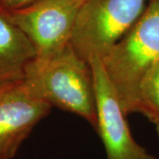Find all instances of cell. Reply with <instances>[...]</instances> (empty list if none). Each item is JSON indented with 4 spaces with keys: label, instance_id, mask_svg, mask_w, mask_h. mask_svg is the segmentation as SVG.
Segmentation results:
<instances>
[{
    "label": "cell",
    "instance_id": "6da1fadb",
    "mask_svg": "<svg viewBox=\"0 0 159 159\" xmlns=\"http://www.w3.org/2000/svg\"><path fill=\"white\" fill-rule=\"evenodd\" d=\"M23 81L36 96L97 127L94 76L89 63L71 43L48 58L35 57L26 68Z\"/></svg>",
    "mask_w": 159,
    "mask_h": 159
},
{
    "label": "cell",
    "instance_id": "7a4b0ae2",
    "mask_svg": "<svg viewBox=\"0 0 159 159\" xmlns=\"http://www.w3.org/2000/svg\"><path fill=\"white\" fill-rule=\"evenodd\" d=\"M101 59L124 113L136 112L141 80L159 62V0H150L134 26Z\"/></svg>",
    "mask_w": 159,
    "mask_h": 159
},
{
    "label": "cell",
    "instance_id": "3957f363",
    "mask_svg": "<svg viewBox=\"0 0 159 159\" xmlns=\"http://www.w3.org/2000/svg\"><path fill=\"white\" fill-rule=\"evenodd\" d=\"M147 0H85L70 43L87 62L102 58L134 26Z\"/></svg>",
    "mask_w": 159,
    "mask_h": 159
},
{
    "label": "cell",
    "instance_id": "277c9868",
    "mask_svg": "<svg viewBox=\"0 0 159 159\" xmlns=\"http://www.w3.org/2000/svg\"><path fill=\"white\" fill-rule=\"evenodd\" d=\"M85 0H40L14 11H4L9 20L34 45L37 58L57 54L71 42L75 21Z\"/></svg>",
    "mask_w": 159,
    "mask_h": 159
},
{
    "label": "cell",
    "instance_id": "5b68a950",
    "mask_svg": "<svg viewBox=\"0 0 159 159\" xmlns=\"http://www.w3.org/2000/svg\"><path fill=\"white\" fill-rule=\"evenodd\" d=\"M89 63L93 72L96 91V130L102 140L107 159H157L134 139L126 115L102 59L94 57Z\"/></svg>",
    "mask_w": 159,
    "mask_h": 159
},
{
    "label": "cell",
    "instance_id": "8992f818",
    "mask_svg": "<svg viewBox=\"0 0 159 159\" xmlns=\"http://www.w3.org/2000/svg\"><path fill=\"white\" fill-rule=\"evenodd\" d=\"M51 106L22 80L0 86V159H12Z\"/></svg>",
    "mask_w": 159,
    "mask_h": 159
},
{
    "label": "cell",
    "instance_id": "52a82bcc",
    "mask_svg": "<svg viewBox=\"0 0 159 159\" xmlns=\"http://www.w3.org/2000/svg\"><path fill=\"white\" fill-rule=\"evenodd\" d=\"M35 57L32 43L0 8V86L22 80Z\"/></svg>",
    "mask_w": 159,
    "mask_h": 159
},
{
    "label": "cell",
    "instance_id": "ba28073f",
    "mask_svg": "<svg viewBox=\"0 0 159 159\" xmlns=\"http://www.w3.org/2000/svg\"><path fill=\"white\" fill-rule=\"evenodd\" d=\"M155 125L159 135V62L149 69L138 89L137 111Z\"/></svg>",
    "mask_w": 159,
    "mask_h": 159
},
{
    "label": "cell",
    "instance_id": "9c48e42d",
    "mask_svg": "<svg viewBox=\"0 0 159 159\" xmlns=\"http://www.w3.org/2000/svg\"><path fill=\"white\" fill-rule=\"evenodd\" d=\"M40 0H0V8L3 11H14L31 6Z\"/></svg>",
    "mask_w": 159,
    "mask_h": 159
}]
</instances>
